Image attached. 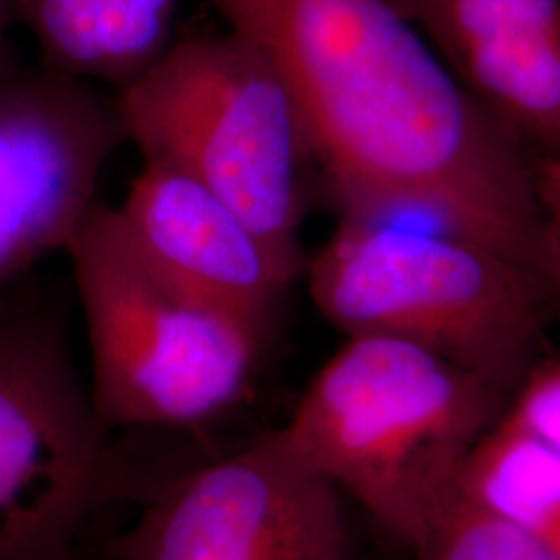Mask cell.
Wrapping results in <instances>:
<instances>
[{
    "label": "cell",
    "mask_w": 560,
    "mask_h": 560,
    "mask_svg": "<svg viewBox=\"0 0 560 560\" xmlns=\"http://www.w3.org/2000/svg\"><path fill=\"white\" fill-rule=\"evenodd\" d=\"M44 67L115 92L148 73L175 44L180 0H13Z\"/></svg>",
    "instance_id": "11"
},
{
    "label": "cell",
    "mask_w": 560,
    "mask_h": 560,
    "mask_svg": "<svg viewBox=\"0 0 560 560\" xmlns=\"http://www.w3.org/2000/svg\"><path fill=\"white\" fill-rule=\"evenodd\" d=\"M127 141L231 203L293 270L314 154L284 81L235 32L175 40L115 94Z\"/></svg>",
    "instance_id": "5"
},
{
    "label": "cell",
    "mask_w": 560,
    "mask_h": 560,
    "mask_svg": "<svg viewBox=\"0 0 560 560\" xmlns=\"http://www.w3.org/2000/svg\"><path fill=\"white\" fill-rule=\"evenodd\" d=\"M459 494L560 552V455L504 413L471 451Z\"/></svg>",
    "instance_id": "12"
},
{
    "label": "cell",
    "mask_w": 560,
    "mask_h": 560,
    "mask_svg": "<svg viewBox=\"0 0 560 560\" xmlns=\"http://www.w3.org/2000/svg\"><path fill=\"white\" fill-rule=\"evenodd\" d=\"M141 256L183 291L277 328L300 277L210 187L164 162H143L117 208Z\"/></svg>",
    "instance_id": "9"
},
{
    "label": "cell",
    "mask_w": 560,
    "mask_h": 560,
    "mask_svg": "<svg viewBox=\"0 0 560 560\" xmlns=\"http://www.w3.org/2000/svg\"><path fill=\"white\" fill-rule=\"evenodd\" d=\"M345 339L280 430L322 478L416 552L509 395L409 340Z\"/></svg>",
    "instance_id": "2"
},
{
    "label": "cell",
    "mask_w": 560,
    "mask_h": 560,
    "mask_svg": "<svg viewBox=\"0 0 560 560\" xmlns=\"http://www.w3.org/2000/svg\"><path fill=\"white\" fill-rule=\"evenodd\" d=\"M532 159L560 162V0H390Z\"/></svg>",
    "instance_id": "10"
},
{
    "label": "cell",
    "mask_w": 560,
    "mask_h": 560,
    "mask_svg": "<svg viewBox=\"0 0 560 560\" xmlns=\"http://www.w3.org/2000/svg\"><path fill=\"white\" fill-rule=\"evenodd\" d=\"M127 141L117 101L44 69L0 78V289L67 252Z\"/></svg>",
    "instance_id": "8"
},
{
    "label": "cell",
    "mask_w": 560,
    "mask_h": 560,
    "mask_svg": "<svg viewBox=\"0 0 560 560\" xmlns=\"http://www.w3.org/2000/svg\"><path fill=\"white\" fill-rule=\"evenodd\" d=\"M208 2L284 81L342 217L436 224L540 272L532 156L390 0Z\"/></svg>",
    "instance_id": "1"
},
{
    "label": "cell",
    "mask_w": 560,
    "mask_h": 560,
    "mask_svg": "<svg viewBox=\"0 0 560 560\" xmlns=\"http://www.w3.org/2000/svg\"><path fill=\"white\" fill-rule=\"evenodd\" d=\"M15 20V4L13 0H0V78L13 73L7 69V32L11 21Z\"/></svg>",
    "instance_id": "16"
},
{
    "label": "cell",
    "mask_w": 560,
    "mask_h": 560,
    "mask_svg": "<svg viewBox=\"0 0 560 560\" xmlns=\"http://www.w3.org/2000/svg\"><path fill=\"white\" fill-rule=\"evenodd\" d=\"M108 471V430L62 322L0 303V560H69Z\"/></svg>",
    "instance_id": "6"
},
{
    "label": "cell",
    "mask_w": 560,
    "mask_h": 560,
    "mask_svg": "<svg viewBox=\"0 0 560 560\" xmlns=\"http://www.w3.org/2000/svg\"><path fill=\"white\" fill-rule=\"evenodd\" d=\"M117 560H347L342 494L270 430L164 486L110 541Z\"/></svg>",
    "instance_id": "7"
},
{
    "label": "cell",
    "mask_w": 560,
    "mask_h": 560,
    "mask_svg": "<svg viewBox=\"0 0 560 560\" xmlns=\"http://www.w3.org/2000/svg\"><path fill=\"white\" fill-rule=\"evenodd\" d=\"M413 555L418 560H560L557 548L459 492Z\"/></svg>",
    "instance_id": "13"
},
{
    "label": "cell",
    "mask_w": 560,
    "mask_h": 560,
    "mask_svg": "<svg viewBox=\"0 0 560 560\" xmlns=\"http://www.w3.org/2000/svg\"><path fill=\"white\" fill-rule=\"evenodd\" d=\"M67 256L104 428L196 430L249 397L275 330L183 291L145 260L117 208L98 201Z\"/></svg>",
    "instance_id": "4"
},
{
    "label": "cell",
    "mask_w": 560,
    "mask_h": 560,
    "mask_svg": "<svg viewBox=\"0 0 560 560\" xmlns=\"http://www.w3.org/2000/svg\"><path fill=\"white\" fill-rule=\"evenodd\" d=\"M69 560H80V559H75V557H73V559H69Z\"/></svg>",
    "instance_id": "17"
},
{
    "label": "cell",
    "mask_w": 560,
    "mask_h": 560,
    "mask_svg": "<svg viewBox=\"0 0 560 560\" xmlns=\"http://www.w3.org/2000/svg\"><path fill=\"white\" fill-rule=\"evenodd\" d=\"M504 416L560 455V353L541 358L509 397Z\"/></svg>",
    "instance_id": "14"
},
{
    "label": "cell",
    "mask_w": 560,
    "mask_h": 560,
    "mask_svg": "<svg viewBox=\"0 0 560 560\" xmlns=\"http://www.w3.org/2000/svg\"><path fill=\"white\" fill-rule=\"evenodd\" d=\"M303 272L345 337L409 340L509 397L541 360L557 305L527 266L423 222L342 217Z\"/></svg>",
    "instance_id": "3"
},
{
    "label": "cell",
    "mask_w": 560,
    "mask_h": 560,
    "mask_svg": "<svg viewBox=\"0 0 560 560\" xmlns=\"http://www.w3.org/2000/svg\"><path fill=\"white\" fill-rule=\"evenodd\" d=\"M532 161L540 217V275L550 295L560 305V162L550 159Z\"/></svg>",
    "instance_id": "15"
}]
</instances>
